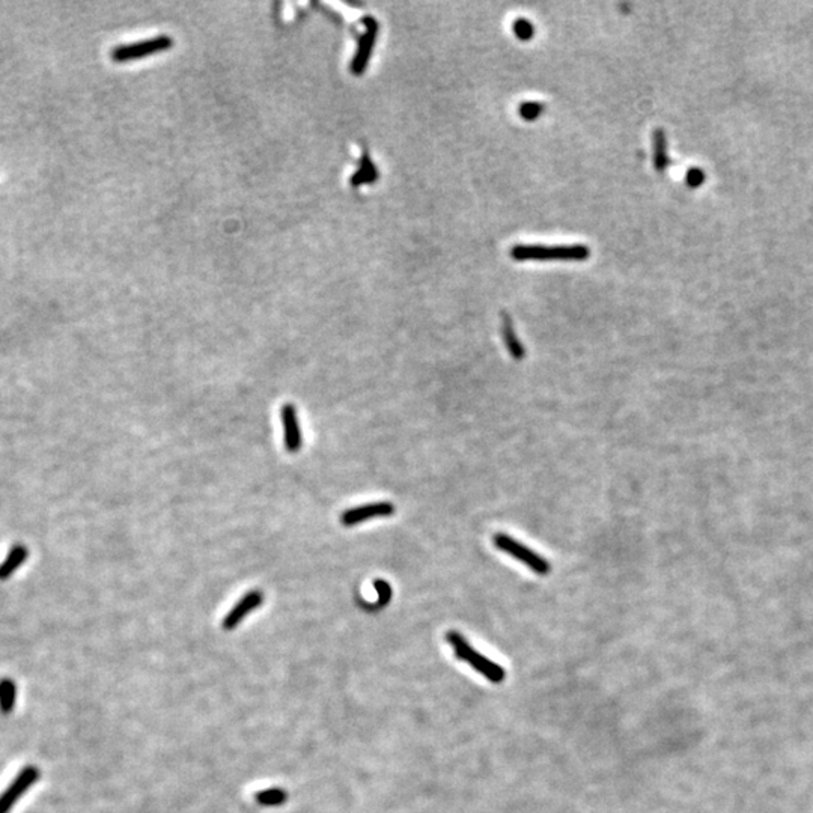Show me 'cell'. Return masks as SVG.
<instances>
[{"instance_id": "2", "label": "cell", "mask_w": 813, "mask_h": 813, "mask_svg": "<svg viewBox=\"0 0 813 813\" xmlns=\"http://www.w3.org/2000/svg\"><path fill=\"white\" fill-rule=\"evenodd\" d=\"M589 249L582 244H574V246H519L512 248L511 256L515 261H585L589 257Z\"/></svg>"}, {"instance_id": "10", "label": "cell", "mask_w": 813, "mask_h": 813, "mask_svg": "<svg viewBox=\"0 0 813 813\" xmlns=\"http://www.w3.org/2000/svg\"><path fill=\"white\" fill-rule=\"evenodd\" d=\"M501 333H503V339H505V345L508 348L509 354L514 358L521 360L526 356V350L517 338V333H515V329H514V322L508 314H503Z\"/></svg>"}, {"instance_id": "3", "label": "cell", "mask_w": 813, "mask_h": 813, "mask_svg": "<svg viewBox=\"0 0 813 813\" xmlns=\"http://www.w3.org/2000/svg\"><path fill=\"white\" fill-rule=\"evenodd\" d=\"M494 546L501 550L508 553L509 556H512L514 559L520 560L521 563L527 565V568H531V570L539 575H547L551 571V565L550 562H547L544 558H541L539 554H536L533 550H531L528 547L523 546L521 542H519L517 539H514L509 535L505 533H497L493 538Z\"/></svg>"}, {"instance_id": "4", "label": "cell", "mask_w": 813, "mask_h": 813, "mask_svg": "<svg viewBox=\"0 0 813 813\" xmlns=\"http://www.w3.org/2000/svg\"><path fill=\"white\" fill-rule=\"evenodd\" d=\"M40 768L35 765L24 767L14 777V780L11 782L8 788L0 794V813H9L18 799L40 780Z\"/></svg>"}, {"instance_id": "14", "label": "cell", "mask_w": 813, "mask_h": 813, "mask_svg": "<svg viewBox=\"0 0 813 813\" xmlns=\"http://www.w3.org/2000/svg\"><path fill=\"white\" fill-rule=\"evenodd\" d=\"M257 804L267 807H276L288 802V792L282 788H270L255 794Z\"/></svg>"}, {"instance_id": "5", "label": "cell", "mask_w": 813, "mask_h": 813, "mask_svg": "<svg viewBox=\"0 0 813 813\" xmlns=\"http://www.w3.org/2000/svg\"><path fill=\"white\" fill-rule=\"evenodd\" d=\"M172 44H174L172 38H169L167 35H163V36L154 38V40H147V41H142V43L124 44V46L115 47L110 51V56L116 62H127V60L145 58L149 55L160 53V51H164V50H169L172 47Z\"/></svg>"}, {"instance_id": "17", "label": "cell", "mask_w": 813, "mask_h": 813, "mask_svg": "<svg viewBox=\"0 0 813 813\" xmlns=\"http://www.w3.org/2000/svg\"><path fill=\"white\" fill-rule=\"evenodd\" d=\"M542 110H544V106H542L541 102H536V101L523 102V105H521L520 109H519L520 116H521V118H524L526 121H533V119L539 118Z\"/></svg>"}, {"instance_id": "13", "label": "cell", "mask_w": 813, "mask_h": 813, "mask_svg": "<svg viewBox=\"0 0 813 813\" xmlns=\"http://www.w3.org/2000/svg\"><path fill=\"white\" fill-rule=\"evenodd\" d=\"M16 696H17L16 682L9 678L0 679V714L9 716L12 713V709H14L16 705Z\"/></svg>"}, {"instance_id": "1", "label": "cell", "mask_w": 813, "mask_h": 813, "mask_svg": "<svg viewBox=\"0 0 813 813\" xmlns=\"http://www.w3.org/2000/svg\"><path fill=\"white\" fill-rule=\"evenodd\" d=\"M446 642L450 644L452 648H454L457 658L469 663L474 670H477V672H479L481 675H484L488 681H491L494 684H500V682H503V679H505V675H506L505 669L499 664H496L494 661L488 660V658L484 657L482 654L474 651L469 644V642L464 639L459 632L449 631L446 634Z\"/></svg>"}, {"instance_id": "12", "label": "cell", "mask_w": 813, "mask_h": 813, "mask_svg": "<svg viewBox=\"0 0 813 813\" xmlns=\"http://www.w3.org/2000/svg\"><path fill=\"white\" fill-rule=\"evenodd\" d=\"M377 178H378L377 167H376V164L372 163V160L369 157V152L365 151L363 156H361V159H360L358 171L351 176V186L358 187L361 184H372Z\"/></svg>"}, {"instance_id": "11", "label": "cell", "mask_w": 813, "mask_h": 813, "mask_svg": "<svg viewBox=\"0 0 813 813\" xmlns=\"http://www.w3.org/2000/svg\"><path fill=\"white\" fill-rule=\"evenodd\" d=\"M28 548L24 546H16L12 547V550L9 551L8 558L0 563V580H8L12 574H14L18 568L23 565V562L28 559Z\"/></svg>"}, {"instance_id": "18", "label": "cell", "mask_w": 813, "mask_h": 813, "mask_svg": "<svg viewBox=\"0 0 813 813\" xmlns=\"http://www.w3.org/2000/svg\"><path fill=\"white\" fill-rule=\"evenodd\" d=\"M654 144H655V164H657L658 169H663V167L667 164V159H666V152H664V137H663L661 130L655 132Z\"/></svg>"}, {"instance_id": "15", "label": "cell", "mask_w": 813, "mask_h": 813, "mask_svg": "<svg viewBox=\"0 0 813 813\" xmlns=\"http://www.w3.org/2000/svg\"><path fill=\"white\" fill-rule=\"evenodd\" d=\"M376 589L378 590V600L376 601V604L369 607V610H377V609H383L384 605L390 601L392 598V588L390 585L384 582V580H376V583H373Z\"/></svg>"}, {"instance_id": "8", "label": "cell", "mask_w": 813, "mask_h": 813, "mask_svg": "<svg viewBox=\"0 0 813 813\" xmlns=\"http://www.w3.org/2000/svg\"><path fill=\"white\" fill-rule=\"evenodd\" d=\"M262 602H264V593L261 590L253 589L248 592L246 595H244L225 616V619L222 621V628L226 631L235 629L243 622V619L249 616L257 607H261Z\"/></svg>"}, {"instance_id": "6", "label": "cell", "mask_w": 813, "mask_h": 813, "mask_svg": "<svg viewBox=\"0 0 813 813\" xmlns=\"http://www.w3.org/2000/svg\"><path fill=\"white\" fill-rule=\"evenodd\" d=\"M363 21H365V32L358 38L357 53L354 55V59L351 62V73L354 75H361L366 70L378 33V23L376 18L366 17Z\"/></svg>"}, {"instance_id": "9", "label": "cell", "mask_w": 813, "mask_h": 813, "mask_svg": "<svg viewBox=\"0 0 813 813\" xmlns=\"http://www.w3.org/2000/svg\"><path fill=\"white\" fill-rule=\"evenodd\" d=\"M280 419L283 427V442H285V449L289 454H295V452L300 450L303 443L299 416H297L295 407L291 404L282 405Z\"/></svg>"}, {"instance_id": "7", "label": "cell", "mask_w": 813, "mask_h": 813, "mask_svg": "<svg viewBox=\"0 0 813 813\" xmlns=\"http://www.w3.org/2000/svg\"><path fill=\"white\" fill-rule=\"evenodd\" d=\"M395 514V505L390 501H376L361 505L358 508H351L341 514V524L351 527L376 517H390Z\"/></svg>"}, {"instance_id": "16", "label": "cell", "mask_w": 813, "mask_h": 813, "mask_svg": "<svg viewBox=\"0 0 813 813\" xmlns=\"http://www.w3.org/2000/svg\"><path fill=\"white\" fill-rule=\"evenodd\" d=\"M514 33L517 35L519 40L528 41V40H532V36L535 35V28L528 20L519 18V20H515V23H514Z\"/></svg>"}]
</instances>
